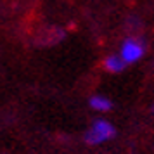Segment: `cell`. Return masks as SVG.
<instances>
[{"label":"cell","instance_id":"obj_1","mask_svg":"<svg viewBox=\"0 0 154 154\" xmlns=\"http://www.w3.org/2000/svg\"><path fill=\"white\" fill-rule=\"evenodd\" d=\"M114 135H116L114 125L104 118H99L92 121V125L83 135V140L88 146H99V144H104L107 140L114 139Z\"/></svg>","mask_w":154,"mask_h":154},{"label":"cell","instance_id":"obj_2","mask_svg":"<svg viewBox=\"0 0 154 154\" xmlns=\"http://www.w3.org/2000/svg\"><path fill=\"white\" fill-rule=\"evenodd\" d=\"M119 57L123 59L126 66L139 63L146 54V43L139 36H126L119 45Z\"/></svg>","mask_w":154,"mask_h":154},{"label":"cell","instance_id":"obj_3","mask_svg":"<svg viewBox=\"0 0 154 154\" xmlns=\"http://www.w3.org/2000/svg\"><path fill=\"white\" fill-rule=\"evenodd\" d=\"M102 68L107 73H111V75H118L121 71H125L126 64L123 63V59L119 57V54H111V56H107L102 61Z\"/></svg>","mask_w":154,"mask_h":154},{"label":"cell","instance_id":"obj_4","mask_svg":"<svg viewBox=\"0 0 154 154\" xmlns=\"http://www.w3.org/2000/svg\"><path fill=\"white\" fill-rule=\"evenodd\" d=\"M88 106H90L94 111L97 112H107L112 109V102L109 97H106V95H100V94H97V95H92L90 99H88Z\"/></svg>","mask_w":154,"mask_h":154},{"label":"cell","instance_id":"obj_5","mask_svg":"<svg viewBox=\"0 0 154 154\" xmlns=\"http://www.w3.org/2000/svg\"><path fill=\"white\" fill-rule=\"evenodd\" d=\"M151 112L154 114V102H152V106H151Z\"/></svg>","mask_w":154,"mask_h":154}]
</instances>
